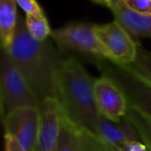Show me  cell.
Segmentation results:
<instances>
[{
    "label": "cell",
    "mask_w": 151,
    "mask_h": 151,
    "mask_svg": "<svg viewBox=\"0 0 151 151\" xmlns=\"http://www.w3.org/2000/svg\"><path fill=\"white\" fill-rule=\"evenodd\" d=\"M6 50L41 102L50 98L57 99L58 75L65 59L50 39L37 41L32 38L27 30L26 21L19 16L14 37Z\"/></svg>",
    "instance_id": "6da1fadb"
},
{
    "label": "cell",
    "mask_w": 151,
    "mask_h": 151,
    "mask_svg": "<svg viewBox=\"0 0 151 151\" xmlns=\"http://www.w3.org/2000/svg\"><path fill=\"white\" fill-rule=\"evenodd\" d=\"M95 82L75 58L65 59L58 75V96L65 116L97 136L100 118L95 99Z\"/></svg>",
    "instance_id": "7a4b0ae2"
},
{
    "label": "cell",
    "mask_w": 151,
    "mask_h": 151,
    "mask_svg": "<svg viewBox=\"0 0 151 151\" xmlns=\"http://www.w3.org/2000/svg\"><path fill=\"white\" fill-rule=\"evenodd\" d=\"M0 96L5 114L17 108L40 107L41 104L4 47L0 50Z\"/></svg>",
    "instance_id": "3957f363"
},
{
    "label": "cell",
    "mask_w": 151,
    "mask_h": 151,
    "mask_svg": "<svg viewBox=\"0 0 151 151\" xmlns=\"http://www.w3.org/2000/svg\"><path fill=\"white\" fill-rule=\"evenodd\" d=\"M102 75L110 77L123 91L129 105L135 106L151 117V83L136 73L129 66L111 61L98 62Z\"/></svg>",
    "instance_id": "277c9868"
},
{
    "label": "cell",
    "mask_w": 151,
    "mask_h": 151,
    "mask_svg": "<svg viewBox=\"0 0 151 151\" xmlns=\"http://www.w3.org/2000/svg\"><path fill=\"white\" fill-rule=\"evenodd\" d=\"M52 39L63 50H72L93 57L99 61L112 62V56L97 36L93 25L70 24L57 30H52Z\"/></svg>",
    "instance_id": "5b68a950"
},
{
    "label": "cell",
    "mask_w": 151,
    "mask_h": 151,
    "mask_svg": "<svg viewBox=\"0 0 151 151\" xmlns=\"http://www.w3.org/2000/svg\"><path fill=\"white\" fill-rule=\"evenodd\" d=\"M5 134L14 137L26 151H34L40 125L39 107H21L4 115Z\"/></svg>",
    "instance_id": "8992f818"
},
{
    "label": "cell",
    "mask_w": 151,
    "mask_h": 151,
    "mask_svg": "<svg viewBox=\"0 0 151 151\" xmlns=\"http://www.w3.org/2000/svg\"><path fill=\"white\" fill-rule=\"evenodd\" d=\"M93 30L111 54L112 63L122 66L133 64L140 43H137L116 21L108 24L93 25Z\"/></svg>",
    "instance_id": "52a82bcc"
},
{
    "label": "cell",
    "mask_w": 151,
    "mask_h": 151,
    "mask_svg": "<svg viewBox=\"0 0 151 151\" xmlns=\"http://www.w3.org/2000/svg\"><path fill=\"white\" fill-rule=\"evenodd\" d=\"M95 99L100 115L106 119L118 122L127 115L129 102L119 86L108 76L96 79Z\"/></svg>",
    "instance_id": "ba28073f"
},
{
    "label": "cell",
    "mask_w": 151,
    "mask_h": 151,
    "mask_svg": "<svg viewBox=\"0 0 151 151\" xmlns=\"http://www.w3.org/2000/svg\"><path fill=\"white\" fill-rule=\"evenodd\" d=\"M56 151H109L98 136L63 115Z\"/></svg>",
    "instance_id": "9c48e42d"
},
{
    "label": "cell",
    "mask_w": 151,
    "mask_h": 151,
    "mask_svg": "<svg viewBox=\"0 0 151 151\" xmlns=\"http://www.w3.org/2000/svg\"><path fill=\"white\" fill-rule=\"evenodd\" d=\"M40 125L34 151H56L63 110L57 99H45L40 104Z\"/></svg>",
    "instance_id": "30bf717a"
},
{
    "label": "cell",
    "mask_w": 151,
    "mask_h": 151,
    "mask_svg": "<svg viewBox=\"0 0 151 151\" xmlns=\"http://www.w3.org/2000/svg\"><path fill=\"white\" fill-rule=\"evenodd\" d=\"M109 8L116 22L137 43H139V38H151V14L132 9L124 0H111Z\"/></svg>",
    "instance_id": "8fae6325"
},
{
    "label": "cell",
    "mask_w": 151,
    "mask_h": 151,
    "mask_svg": "<svg viewBox=\"0 0 151 151\" xmlns=\"http://www.w3.org/2000/svg\"><path fill=\"white\" fill-rule=\"evenodd\" d=\"M17 0H0V39L4 48H8L16 34L19 14Z\"/></svg>",
    "instance_id": "7c38bea8"
},
{
    "label": "cell",
    "mask_w": 151,
    "mask_h": 151,
    "mask_svg": "<svg viewBox=\"0 0 151 151\" xmlns=\"http://www.w3.org/2000/svg\"><path fill=\"white\" fill-rule=\"evenodd\" d=\"M125 116L139 134L141 141L145 144L147 149L151 151V117L129 104Z\"/></svg>",
    "instance_id": "4fadbf2b"
},
{
    "label": "cell",
    "mask_w": 151,
    "mask_h": 151,
    "mask_svg": "<svg viewBox=\"0 0 151 151\" xmlns=\"http://www.w3.org/2000/svg\"><path fill=\"white\" fill-rule=\"evenodd\" d=\"M26 27L28 33L37 41H44L52 34V29L48 24L44 12L26 16Z\"/></svg>",
    "instance_id": "5bb4252c"
},
{
    "label": "cell",
    "mask_w": 151,
    "mask_h": 151,
    "mask_svg": "<svg viewBox=\"0 0 151 151\" xmlns=\"http://www.w3.org/2000/svg\"><path fill=\"white\" fill-rule=\"evenodd\" d=\"M136 73L151 83V52L138 46L137 55L133 64L129 65Z\"/></svg>",
    "instance_id": "9a60e30c"
},
{
    "label": "cell",
    "mask_w": 151,
    "mask_h": 151,
    "mask_svg": "<svg viewBox=\"0 0 151 151\" xmlns=\"http://www.w3.org/2000/svg\"><path fill=\"white\" fill-rule=\"evenodd\" d=\"M18 5L26 12L27 14H35L43 12L41 6L38 4L36 0H17Z\"/></svg>",
    "instance_id": "2e32d148"
},
{
    "label": "cell",
    "mask_w": 151,
    "mask_h": 151,
    "mask_svg": "<svg viewBox=\"0 0 151 151\" xmlns=\"http://www.w3.org/2000/svg\"><path fill=\"white\" fill-rule=\"evenodd\" d=\"M127 5L136 12L151 14V0H124Z\"/></svg>",
    "instance_id": "e0dca14e"
},
{
    "label": "cell",
    "mask_w": 151,
    "mask_h": 151,
    "mask_svg": "<svg viewBox=\"0 0 151 151\" xmlns=\"http://www.w3.org/2000/svg\"><path fill=\"white\" fill-rule=\"evenodd\" d=\"M4 149L5 151H26L14 137L7 134H4Z\"/></svg>",
    "instance_id": "ac0fdd59"
},
{
    "label": "cell",
    "mask_w": 151,
    "mask_h": 151,
    "mask_svg": "<svg viewBox=\"0 0 151 151\" xmlns=\"http://www.w3.org/2000/svg\"><path fill=\"white\" fill-rule=\"evenodd\" d=\"M122 151H149L141 141H132L124 146Z\"/></svg>",
    "instance_id": "d6986e66"
},
{
    "label": "cell",
    "mask_w": 151,
    "mask_h": 151,
    "mask_svg": "<svg viewBox=\"0 0 151 151\" xmlns=\"http://www.w3.org/2000/svg\"><path fill=\"white\" fill-rule=\"evenodd\" d=\"M4 115H5V111H4L3 102H2L1 96H0V122H1V121H3Z\"/></svg>",
    "instance_id": "ffe728a7"
},
{
    "label": "cell",
    "mask_w": 151,
    "mask_h": 151,
    "mask_svg": "<svg viewBox=\"0 0 151 151\" xmlns=\"http://www.w3.org/2000/svg\"><path fill=\"white\" fill-rule=\"evenodd\" d=\"M96 1H97V2H100V3H102V4H105L106 6H108V7H109L111 0H96Z\"/></svg>",
    "instance_id": "44dd1931"
},
{
    "label": "cell",
    "mask_w": 151,
    "mask_h": 151,
    "mask_svg": "<svg viewBox=\"0 0 151 151\" xmlns=\"http://www.w3.org/2000/svg\"><path fill=\"white\" fill-rule=\"evenodd\" d=\"M3 47V45H2V42H1V39H0V50Z\"/></svg>",
    "instance_id": "7402d4cb"
}]
</instances>
